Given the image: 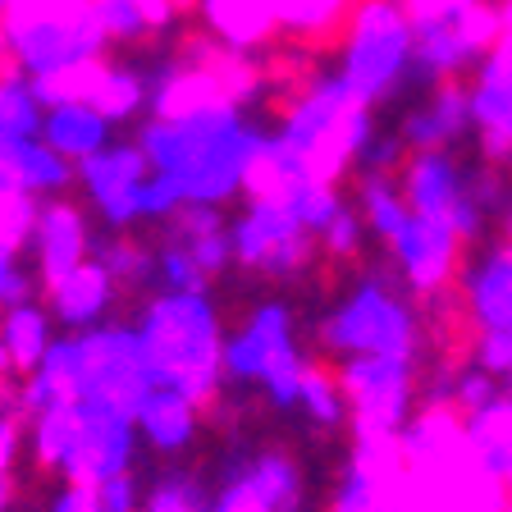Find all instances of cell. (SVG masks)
<instances>
[{"mask_svg":"<svg viewBox=\"0 0 512 512\" xmlns=\"http://www.w3.org/2000/svg\"><path fill=\"white\" fill-rule=\"evenodd\" d=\"M375 156V197L380 215L407 238L426 234L430 215H435V179H430V147L426 133L403 138L394 147L371 151Z\"/></svg>","mask_w":512,"mask_h":512,"instance_id":"cell-7","label":"cell"},{"mask_svg":"<svg viewBox=\"0 0 512 512\" xmlns=\"http://www.w3.org/2000/svg\"><path fill=\"white\" fill-rule=\"evenodd\" d=\"M430 37H439V42H448V46L462 42V37H467V32H462V14L458 10H444L435 19V32H430Z\"/></svg>","mask_w":512,"mask_h":512,"instance_id":"cell-18","label":"cell"},{"mask_svg":"<svg viewBox=\"0 0 512 512\" xmlns=\"http://www.w3.org/2000/svg\"><path fill=\"white\" fill-rule=\"evenodd\" d=\"M435 55L439 46L430 28L407 32L394 60L362 87V96H357V142L366 151H384L403 138L430 133L448 115L435 83Z\"/></svg>","mask_w":512,"mask_h":512,"instance_id":"cell-4","label":"cell"},{"mask_svg":"<svg viewBox=\"0 0 512 512\" xmlns=\"http://www.w3.org/2000/svg\"><path fill=\"white\" fill-rule=\"evenodd\" d=\"M64 124H69V106H64V96L37 87V92H28L19 101V128H14V142L23 147V156H32V160H42L46 165V160L69 142Z\"/></svg>","mask_w":512,"mask_h":512,"instance_id":"cell-14","label":"cell"},{"mask_svg":"<svg viewBox=\"0 0 512 512\" xmlns=\"http://www.w3.org/2000/svg\"><path fill=\"white\" fill-rule=\"evenodd\" d=\"M384 19L394 23L403 37H407V32H421V28H426V0H389Z\"/></svg>","mask_w":512,"mask_h":512,"instance_id":"cell-16","label":"cell"},{"mask_svg":"<svg viewBox=\"0 0 512 512\" xmlns=\"http://www.w3.org/2000/svg\"><path fill=\"white\" fill-rule=\"evenodd\" d=\"M174 128V115L165 110V96H128L119 106H106L87 124V156L92 165H110L124 170L128 160H138L142 151L160 147V138Z\"/></svg>","mask_w":512,"mask_h":512,"instance_id":"cell-9","label":"cell"},{"mask_svg":"<svg viewBox=\"0 0 512 512\" xmlns=\"http://www.w3.org/2000/svg\"><path fill=\"white\" fill-rule=\"evenodd\" d=\"M179 183V170H174V156L165 147L142 151L138 160H128L119 170V188L128 192V202H156Z\"/></svg>","mask_w":512,"mask_h":512,"instance_id":"cell-15","label":"cell"},{"mask_svg":"<svg viewBox=\"0 0 512 512\" xmlns=\"http://www.w3.org/2000/svg\"><path fill=\"white\" fill-rule=\"evenodd\" d=\"M508 37V23H494L480 37H462L435 55V83L448 110H480L490 101L499 64L508 55Z\"/></svg>","mask_w":512,"mask_h":512,"instance_id":"cell-10","label":"cell"},{"mask_svg":"<svg viewBox=\"0 0 512 512\" xmlns=\"http://www.w3.org/2000/svg\"><path fill=\"white\" fill-rule=\"evenodd\" d=\"M320 206L334 224L352 229L366 220H384L380 215V197H375V156L362 142H348L330 156V165L320 170Z\"/></svg>","mask_w":512,"mask_h":512,"instance_id":"cell-11","label":"cell"},{"mask_svg":"<svg viewBox=\"0 0 512 512\" xmlns=\"http://www.w3.org/2000/svg\"><path fill=\"white\" fill-rule=\"evenodd\" d=\"M384 10L389 0H330L320 14H270L238 37V87L224 101L229 133L252 151L293 147L311 110L352 87L371 19Z\"/></svg>","mask_w":512,"mask_h":512,"instance_id":"cell-1","label":"cell"},{"mask_svg":"<svg viewBox=\"0 0 512 512\" xmlns=\"http://www.w3.org/2000/svg\"><path fill=\"white\" fill-rule=\"evenodd\" d=\"M238 37L215 10L156 14L133 10L96 23L83 46V64L101 83L128 96H165L170 87L220 83L234 74Z\"/></svg>","mask_w":512,"mask_h":512,"instance_id":"cell-2","label":"cell"},{"mask_svg":"<svg viewBox=\"0 0 512 512\" xmlns=\"http://www.w3.org/2000/svg\"><path fill=\"white\" fill-rule=\"evenodd\" d=\"M83 5H92V10H101V5H106V0H83Z\"/></svg>","mask_w":512,"mask_h":512,"instance_id":"cell-20","label":"cell"},{"mask_svg":"<svg viewBox=\"0 0 512 512\" xmlns=\"http://www.w3.org/2000/svg\"><path fill=\"white\" fill-rule=\"evenodd\" d=\"M266 211H270V192L252 174H229V179H220L215 188L202 192V220L211 247L247 243L266 224Z\"/></svg>","mask_w":512,"mask_h":512,"instance_id":"cell-12","label":"cell"},{"mask_svg":"<svg viewBox=\"0 0 512 512\" xmlns=\"http://www.w3.org/2000/svg\"><path fill=\"white\" fill-rule=\"evenodd\" d=\"M284 243V288H279V320H316V325H348L366 307L371 288L357 243L343 224L325 211H302L279 234Z\"/></svg>","mask_w":512,"mask_h":512,"instance_id":"cell-3","label":"cell"},{"mask_svg":"<svg viewBox=\"0 0 512 512\" xmlns=\"http://www.w3.org/2000/svg\"><path fill=\"white\" fill-rule=\"evenodd\" d=\"M206 252H211V238H206L202 192L197 188H170L156 202H128L115 211L110 261L165 266L188 275Z\"/></svg>","mask_w":512,"mask_h":512,"instance_id":"cell-5","label":"cell"},{"mask_svg":"<svg viewBox=\"0 0 512 512\" xmlns=\"http://www.w3.org/2000/svg\"><path fill=\"white\" fill-rule=\"evenodd\" d=\"M467 14H476L485 28H494V23L512 19V0H467Z\"/></svg>","mask_w":512,"mask_h":512,"instance_id":"cell-17","label":"cell"},{"mask_svg":"<svg viewBox=\"0 0 512 512\" xmlns=\"http://www.w3.org/2000/svg\"><path fill=\"white\" fill-rule=\"evenodd\" d=\"M503 142V128L485 110H448L426 133L430 147V179L439 188L444 211L467 215L480 197V179L490 170L494 151Z\"/></svg>","mask_w":512,"mask_h":512,"instance_id":"cell-6","label":"cell"},{"mask_svg":"<svg viewBox=\"0 0 512 512\" xmlns=\"http://www.w3.org/2000/svg\"><path fill=\"white\" fill-rule=\"evenodd\" d=\"M352 243H357V256H362V270H366V288H371V302L389 316L412 302L416 284L426 279L421 261L412 252V238L403 229H394L389 220H366V224H352L348 229Z\"/></svg>","mask_w":512,"mask_h":512,"instance_id":"cell-8","label":"cell"},{"mask_svg":"<svg viewBox=\"0 0 512 512\" xmlns=\"http://www.w3.org/2000/svg\"><path fill=\"white\" fill-rule=\"evenodd\" d=\"M42 87V60L19 28V5L0 0V106H19Z\"/></svg>","mask_w":512,"mask_h":512,"instance_id":"cell-13","label":"cell"},{"mask_svg":"<svg viewBox=\"0 0 512 512\" xmlns=\"http://www.w3.org/2000/svg\"><path fill=\"white\" fill-rule=\"evenodd\" d=\"M156 14H197V10H215V0H147Z\"/></svg>","mask_w":512,"mask_h":512,"instance_id":"cell-19","label":"cell"}]
</instances>
